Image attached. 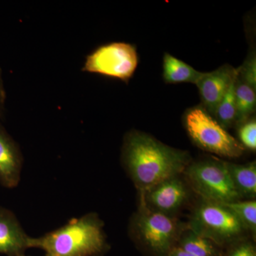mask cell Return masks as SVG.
<instances>
[{
    "label": "cell",
    "instance_id": "10",
    "mask_svg": "<svg viewBox=\"0 0 256 256\" xmlns=\"http://www.w3.org/2000/svg\"><path fill=\"white\" fill-rule=\"evenodd\" d=\"M30 240L15 216L10 210L0 208V254L22 255L30 248Z\"/></svg>",
    "mask_w": 256,
    "mask_h": 256
},
{
    "label": "cell",
    "instance_id": "11",
    "mask_svg": "<svg viewBox=\"0 0 256 256\" xmlns=\"http://www.w3.org/2000/svg\"><path fill=\"white\" fill-rule=\"evenodd\" d=\"M22 156L18 146L0 124V182L8 188L18 186Z\"/></svg>",
    "mask_w": 256,
    "mask_h": 256
},
{
    "label": "cell",
    "instance_id": "15",
    "mask_svg": "<svg viewBox=\"0 0 256 256\" xmlns=\"http://www.w3.org/2000/svg\"><path fill=\"white\" fill-rule=\"evenodd\" d=\"M235 96L237 109L236 124H242L246 122L248 118L255 112L256 90L237 77L235 84Z\"/></svg>",
    "mask_w": 256,
    "mask_h": 256
},
{
    "label": "cell",
    "instance_id": "13",
    "mask_svg": "<svg viewBox=\"0 0 256 256\" xmlns=\"http://www.w3.org/2000/svg\"><path fill=\"white\" fill-rule=\"evenodd\" d=\"M202 74V72L195 70L182 60L170 54H165L163 58V77L168 84L191 82L196 84Z\"/></svg>",
    "mask_w": 256,
    "mask_h": 256
},
{
    "label": "cell",
    "instance_id": "16",
    "mask_svg": "<svg viewBox=\"0 0 256 256\" xmlns=\"http://www.w3.org/2000/svg\"><path fill=\"white\" fill-rule=\"evenodd\" d=\"M236 79L234 80L229 87L228 92L217 106L214 114L216 117V120L226 130L232 127L234 124H236L237 122L236 102L235 96V84Z\"/></svg>",
    "mask_w": 256,
    "mask_h": 256
},
{
    "label": "cell",
    "instance_id": "6",
    "mask_svg": "<svg viewBox=\"0 0 256 256\" xmlns=\"http://www.w3.org/2000/svg\"><path fill=\"white\" fill-rule=\"evenodd\" d=\"M184 172L194 190L205 201L226 204L240 200L229 174L226 162H197L190 164Z\"/></svg>",
    "mask_w": 256,
    "mask_h": 256
},
{
    "label": "cell",
    "instance_id": "20",
    "mask_svg": "<svg viewBox=\"0 0 256 256\" xmlns=\"http://www.w3.org/2000/svg\"><path fill=\"white\" fill-rule=\"evenodd\" d=\"M224 256H256L255 246L250 242L240 240Z\"/></svg>",
    "mask_w": 256,
    "mask_h": 256
},
{
    "label": "cell",
    "instance_id": "22",
    "mask_svg": "<svg viewBox=\"0 0 256 256\" xmlns=\"http://www.w3.org/2000/svg\"><path fill=\"white\" fill-rule=\"evenodd\" d=\"M5 99V92L4 86H3L2 78V72L0 69V112L2 110V108L4 106Z\"/></svg>",
    "mask_w": 256,
    "mask_h": 256
},
{
    "label": "cell",
    "instance_id": "18",
    "mask_svg": "<svg viewBox=\"0 0 256 256\" xmlns=\"http://www.w3.org/2000/svg\"><path fill=\"white\" fill-rule=\"evenodd\" d=\"M239 139L242 146L255 151L256 149V122L255 119L240 124L238 130Z\"/></svg>",
    "mask_w": 256,
    "mask_h": 256
},
{
    "label": "cell",
    "instance_id": "8",
    "mask_svg": "<svg viewBox=\"0 0 256 256\" xmlns=\"http://www.w3.org/2000/svg\"><path fill=\"white\" fill-rule=\"evenodd\" d=\"M188 197V190L178 176L140 192V200L148 208L166 215L181 208Z\"/></svg>",
    "mask_w": 256,
    "mask_h": 256
},
{
    "label": "cell",
    "instance_id": "21",
    "mask_svg": "<svg viewBox=\"0 0 256 256\" xmlns=\"http://www.w3.org/2000/svg\"><path fill=\"white\" fill-rule=\"evenodd\" d=\"M168 256H195L192 255V254H188L185 252L182 249L180 248V247L175 246L173 248L172 250L170 252Z\"/></svg>",
    "mask_w": 256,
    "mask_h": 256
},
{
    "label": "cell",
    "instance_id": "19",
    "mask_svg": "<svg viewBox=\"0 0 256 256\" xmlns=\"http://www.w3.org/2000/svg\"><path fill=\"white\" fill-rule=\"evenodd\" d=\"M238 77L242 82L256 90V58L255 54L250 55L238 68Z\"/></svg>",
    "mask_w": 256,
    "mask_h": 256
},
{
    "label": "cell",
    "instance_id": "23",
    "mask_svg": "<svg viewBox=\"0 0 256 256\" xmlns=\"http://www.w3.org/2000/svg\"><path fill=\"white\" fill-rule=\"evenodd\" d=\"M26 256L24 255V254H22V255H20V256Z\"/></svg>",
    "mask_w": 256,
    "mask_h": 256
},
{
    "label": "cell",
    "instance_id": "7",
    "mask_svg": "<svg viewBox=\"0 0 256 256\" xmlns=\"http://www.w3.org/2000/svg\"><path fill=\"white\" fill-rule=\"evenodd\" d=\"M138 64L136 47L124 42H114L98 47L88 56L82 70L128 82Z\"/></svg>",
    "mask_w": 256,
    "mask_h": 256
},
{
    "label": "cell",
    "instance_id": "5",
    "mask_svg": "<svg viewBox=\"0 0 256 256\" xmlns=\"http://www.w3.org/2000/svg\"><path fill=\"white\" fill-rule=\"evenodd\" d=\"M188 136L197 146L210 152L228 158H237L244 153L240 142L230 136L204 108L195 107L185 114Z\"/></svg>",
    "mask_w": 256,
    "mask_h": 256
},
{
    "label": "cell",
    "instance_id": "4",
    "mask_svg": "<svg viewBox=\"0 0 256 256\" xmlns=\"http://www.w3.org/2000/svg\"><path fill=\"white\" fill-rule=\"evenodd\" d=\"M188 226L220 247L240 242L247 232L226 206L203 200L194 210Z\"/></svg>",
    "mask_w": 256,
    "mask_h": 256
},
{
    "label": "cell",
    "instance_id": "1",
    "mask_svg": "<svg viewBox=\"0 0 256 256\" xmlns=\"http://www.w3.org/2000/svg\"><path fill=\"white\" fill-rule=\"evenodd\" d=\"M122 161L140 192H144L168 178L178 176L190 164L186 152L166 146L139 131L126 136Z\"/></svg>",
    "mask_w": 256,
    "mask_h": 256
},
{
    "label": "cell",
    "instance_id": "2",
    "mask_svg": "<svg viewBox=\"0 0 256 256\" xmlns=\"http://www.w3.org/2000/svg\"><path fill=\"white\" fill-rule=\"evenodd\" d=\"M30 248L42 249L44 256H100L108 245L102 222L89 214L38 238L30 237Z\"/></svg>",
    "mask_w": 256,
    "mask_h": 256
},
{
    "label": "cell",
    "instance_id": "3",
    "mask_svg": "<svg viewBox=\"0 0 256 256\" xmlns=\"http://www.w3.org/2000/svg\"><path fill=\"white\" fill-rule=\"evenodd\" d=\"M182 226L170 215L148 208L140 200L132 220L134 238L154 256H168L181 236Z\"/></svg>",
    "mask_w": 256,
    "mask_h": 256
},
{
    "label": "cell",
    "instance_id": "9",
    "mask_svg": "<svg viewBox=\"0 0 256 256\" xmlns=\"http://www.w3.org/2000/svg\"><path fill=\"white\" fill-rule=\"evenodd\" d=\"M238 69L224 65L214 72L203 73L196 82L204 108L214 116L217 106L228 92L229 87L238 77Z\"/></svg>",
    "mask_w": 256,
    "mask_h": 256
},
{
    "label": "cell",
    "instance_id": "12",
    "mask_svg": "<svg viewBox=\"0 0 256 256\" xmlns=\"http://www.w3.org/2000/svg\"><path fill=\"white\" fill-rule=\"evenodd\" d=\"M229 174L236 192L242 198L252 200L256 196V164L255 162L245 164L227 162Z\"/></svg>",
    "mask_w": 256,
    "mask_h": 256
},
{
    "label": "cell",
    "instance_id": "14",
    "mask_svg": "<svg viewBox=\"0 0 256 256\" xmlns=\"http://www.w3.org/2000/svg\"><path fill=\"white\" fill-rule=\"evenodd\" d=\"M176 246L195 256H222L218 246L190 230L180 236Z\"/></svg>",
    "mask_w": 256,
    "mask_h": 256
},
{
    "label": "cell",
    "instance_id": "17",
    "mask_svg": "<svg viewBox=\"0 0 256 256\" xmlns=\"http://www.w3.org/2000/svg\"><path fill=\"white\" fill-rule=\"evenodd\" d=\"M227 207L238 218L246 230L252 233L256 232V202L255 200L236 201L226 204Z\"/></svg>",
    "mask_w": 256,
    "mask_h": 256
}]
</instances>
